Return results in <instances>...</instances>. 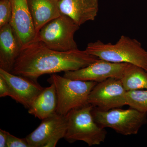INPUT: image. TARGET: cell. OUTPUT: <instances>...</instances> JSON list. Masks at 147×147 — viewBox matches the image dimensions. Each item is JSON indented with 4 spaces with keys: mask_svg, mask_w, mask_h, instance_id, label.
<instances>
[{
    "mask_svg": "<svg viewBox=\"0 0 147 147\" xmlns=\"http://www.w3.org/2000/svg\"><path fill=\"white\" fill-rule=\"evenodd\" d=\"M86 50L61 52L52 50L39 40L23 47L11 73L38 82L46 74L75 71L98 59Z\"/></svg>",
    "mask_w": 147,
    "mask_h": 147,
    "instance_id": "6da1fadb",
    "label": "cell"
},
{
    "mask_svg": "<svg viewBox=\"0 0 147 147\" xmlns=\"http://www.w3.org/2000/svg\"><path fill=\"white\" fill-rule=\"evenodd\" d=\"M86 51L100 59L116 63L131 64L147 71V51L134 38L122 35L115 44L100 40L87 45Z\"/></svg>",
    "mask_w": 147,
    "mask_h": 147,
    "instance_id": "7a4b0ae2",
    "label": "cell"
},
{
    "mask_svg": "<svg viewBox=\"0 0 147 147\" xmlns=\"http://www.w3.org/2000/svg\"><path fill=\"white\" fill-rule=\"evenodd\" d=\"M93 108L88 104L71 110L66 115L67 129L64 139L69 143L81 141L92 146L104 142L107 132L95 121L92 114Z\"/></svg>",
    "mask_w": 147,
    "mask_h": 147,
    "instance_id": "3957f363",
    "label": "cell"
},
{
    "mask_svg": "<svg viewBox=\"0 0 147 147\" xmlns=\"http://www.w3.org/2000/svg\"><path fill=\"white\" fill-rule=\"evenodd\" d=\"M47 82L55 86L57 98V113L66 116L74 109L88 104L90 93L98 83L74 80L51 74Z\"/></svg>",
    "mask_w": 147,
    "mask_h": 147,
    "instance_id": "277c9868",
    "label": "cell"
},
{
    "mask_svg": "<svg viewBox=\"0 0 147 147\" xmlns=\"http://www.w3.org/2000/svg\"><path fill=\"white\" fill-rule=\"evenodd\" d=\"M71 18L61 14L45 25L38 33L37 40L52 50L67 52L78 49L74 34L80 28Z\"/></svg>",
    "mask_w": 147,
    "mask_h": 147,
    "instance_id": "5b68a950",
    "label": "cell"
},
{
    "mask_svg": "<svg viewBox=\"0 0 147 147\" xmlns=\"http://www.w3.org/2000/svg\"><path fill=\"white\" fill-rule=\"evenodd\" d=\"M92 114L95 121L101 127H110L122 135H134L147 122V113L131 108H114L108 111L94 107Z\"/></svg>",
    "mask_w": 147,
    "mask_h": 147,
    "instance_id": "8992f818",
    "label": "cell"
},
{
    "mask_svg": "<svg viewBox=\"0 0 147 147\" xmlns=\"http://www.w3.org/2000/svg\"><path fill=\"white\" fill-rule=\"evenodd\" d=\"M126 92L120 79L110 78L96 84L90 93L88 103L103 111L119 108L127 105Z\"/></svg>",
    "mask_w": 147,
    "mask_h": 147,
    "instance_id": "52a82bcc",
    "label": "cell"
},
{
    "mask_svg": "<svg viewBox=\"0 0 147 147\" xmlns=\"http://www.w3.org/2000/svg\"><path fill=\"white\" fill-rule=\"evenodd\" d=\"M67 123L66 116L55 113L42 120L26 139L30 147H55L59 140L64 138Z\"/></svg>",
    "mask_w": 147,
    "mask_h": 147,
    "instance_id": "ba28073f",
    "label": "cell"
},
{
    "mask_svg": "<svg viewBox=\"0 0 147 147\" xmlns=\"http://www.w3.org/2000/svg\"><path fill=\"white\" fill-rule=\"evenodd\" d=\"M128 63H116L98 59L86 67L64 72V77L99 83L110 78L120 79Z\"/></svg>",
    "mask_w": 147,
    "mask_h": 147,
    "instance_id": "9c48e42d",
    "label": "cell"
},
{
    "mask_svg": "<svg viewBox=\"0 0 147 147\" xmlns=\"http://www.w3.org/2000/svg\"><path fill=\"white\" fill-rule=\"evenodd\" d=\"M0 76L8 84L10 97L28 109L38 94L44 89L38 82L16 75L0 69Z\"/></svg>",
    "mask_w": 147,
    "mask_h": 147,
    "instance_id": "30bf717a",
    "label": "cell"
},
{
    "mask_svg": "<svg viewBox=\"0 0 147 147\" xmlns=\"http://www.w3.org/2000/svg\"><path fill=\"white\" fill-rule=\"evenodd\" d=\"M10 1L12 14L10 24L24 47L37 40V34L28 0H10Z\"/></svg>",
    "mask_w": 147,
    "mask_h": 147,
    "instance_id": "8fae6325",
    "label": "cell"
},
{
    "mask_svg": "<svg viewBox=\"0 0 147 147\" xmlns=\"http://www.w3.org/2000/svg\"><path fill=\"white\" fill-rule=\"evenodd\" d=\"M23 48L10 24L0 28V69L11 72Z\"/></svg>",
    "mask_w": 147,
    "mask_h": 147,
    "instance_id": "7c38bea8",
    "label": "cell"
},
{
    "mask_svg": "<svg viewBox=\"0 0 147 147\" xmlns=\"http://www.w3.org/2000/svg\"><path fill=\"white\" fill-rule=\"evenodd\" d=\"M59 6L61 14L81 26L88 21H94L99 10V0H61Z\"/></svg>",
    "mask_w": 147,
    "mask_h": 147,
    "instance_id": "4fadbf2b",
    "label": "cell"
},
{
    "mask_svg": "<svg viewBox=\"0 0 147 147\" xmlns=\"http://www.w3.org/2000/svg\"><path fill=\"white\" fill-rule=\"evenodd\" d=\"M28 3L37 35L45 25L61 14L59 2L54 0H28Z\"/></svg>",
    "mask_w": 147,
    "mask_h": 147,
    "instance_id": "5bb4252c",
    "label": "cell"
},
{
    "mask_svg": "<svg viewBox=\"0 0 147 147\" xmlns=\"http://www.w3.org/2000/svg\"><path fill=\"white\" fill-rule=\"evenodd\" d=\"M57 98L55 86L50 84L38 95L28 110L29 114L40 120L57 113Z\"/></svg>",
    "mask_w": 147,
    "mask_h": 147,
    "instance_id": "9a60e30c",
    "label": "cell"
},
{
    "mask_svg": "<svg viewBox=\"0 0 147 147\" xmlns=\"http://www.w3.org/2000/svg\"><path fill=\"white\" fill-rule=\"evenodd\" d=\"M120 79L126 91L147 89V71L138 66L128 63Z\"/></svg>",
    "mask_w": 147,
    "mask_h": 147,
    "instance_id": "2e32d148",
    "label": "cell"
},
{
    "mask_svg": "<svg viewBox=\"0 0 147 147\" xmlns=\"http://www.w3.org/2000/svg\"><path fill=\"white\" fill-rule=\"evenodd\" d=\"M127 105L140 112L147 113V89L127 91Z\"/></svg>",
    "mask_w": 147,
    "mask_h": 147,
    "instance_id": "e0dca14e",
    "label": "cell"
},
{
    "mask_svg": "<svg viewBox=\"0 0 147 147\" xmlns=\"http://www.w3.org/2000/svg\"><path fill=\"white\" fill-rule=\"evenodd\" d=\"M12 14L10 0L0 1V28L10 24Z\"/></svg>",
    "mask_w": 147,
    "mask_h": 147,
    "instance_id": "ac0fdd59",
    "label": "cell"
},
{
    "mask_svg": "<svg viewBox=\"0 0 147 147\" xmlns=\"http://www.w3.org/2000/svg\"><path fill=\"white\" fill-rule=\"evenodd\" d=\"M7 147H30L26 138L21 139L8 132Z\"/></svg>",
    "mask_w": 147,
    "mask_h": 147,
    "instance_id": "d6986e66",
    "label": "cell"
},
{
    "mask_svg": "<svg viewBox=\"0 0 147 147\" xmlns=\"http://www.w3.org/2000/svg\"><path fill=\"white\" fill-rule=\"evenodd\" d=\"M11 95L10 89L5 80L0 76V97L9 96Z\"/></svg>",
    "mask_w": 147,
    "mask_h": 147,
    "instance_id": "ffe728a7",
    "label": "cell"
},
{
    "mask_svg": "<svg viewBox=\"0 0 147 147\" xmlns=\"http://www.w3.org/2000/svg\"><path fill=\"white\" fill-rule=\"evenodd\" d=\"M8 131L0 129V147H7Z\"/></svg>",
    "mask_w": 147,
    "mask_h": 147,
    "instance_id": "44dd1931",
    "label": "cell"
},
{
    "mask_svg": "<svg viewBox=\"0 0 147 147\" xmlns=\"http://www.w3.org/2000/svg\"><path fill=\"white\" fill-rule=\"evenodd\" d=\"M54 1H57L58 2H59L61 0H54Z\"/></svg>",
    "mask_w": 147,
    "mask_h": 147,
    "instance_id": "7402d4cb",
    "label": "cell"
}]
</instances>
